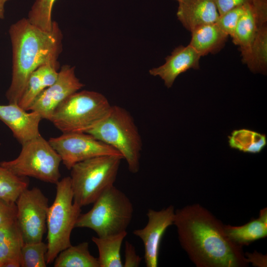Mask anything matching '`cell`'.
<instances>
[{"label":"cell","instance_id":"6da1fadb","mask_svg":"<svg viewBox=\"0 0 267 267\" xmlns=\"http://www.w3.org/2000/svg\"><path fill=\"white\" fill-rule=\"evenodd\" d=\"M178 239L197 267H246L242 247L226 235L222 222L207 209L194 204L175 210Z\"/></svg>","mask_w":267,"mask_h":267},{"label":"cell","instance_id":"7a4b0ae2","mask_svg":"<svg viewBox=\"0 0 267 267\" xmlns=\"http://www.w3.org/2000/svg\"><path fill=\"white\" fill-rule=\"evenodd\" d=\"M12 50V71L10 85L6 92L9 103L18 104L31 73L40 66L59 64L62 51V34L58 24L46 31L23 18L9 29Z\"/></svg>","mask_w":267,"mask_h":267},{"label":"cell","instance_id":"3957f363","mask_svg":"<svg viewBox=\"0 0 267 267\" xmlns=\"http://www.w3.org/2000/svg\"><path fill=\"white\" fill-rule=\"evenodd\" d=\"M86 133L118 151L131 173L139 171L142 141L134 119L127 110L112 105L109 114Z\"/></svg>","mask_w":267,"mask_h":267},{"label":"cell","instance_id":"277c9868","mask_svg":"<svg viewBox=\"0 0 267 267\" xmlns=\"http://www.w3.org/2000/svg\"><path fill=\"white\" fill-rule=\"evenodd\" d=\"M112 106L99 92L78 91L55 108L49 121L62 133H87L109 114Z\"/></svg>","mask_w":267,"mask_h":267},{"label":"cell","instance_id":"5b68a950","mask_svg":"<svg viewBox=\"0 0 267 267\" xmlns=\"http://www.w3.org/2000/svg\"><path fill=\"white\" fill-rule=\"evenodd\" d=\"M91 209L81 214L75 227L88 228L98 237L127 231L134 214V206L127 195L114 185L107 188L93 203Z\"/></svg>","mask_w":267,"mask_h":267},{"label":"cell","instance_id":"8992f818","mask_svg":"<svg viewBox=\"0 0 267 267\" xmlns=\"http://www.w3.org/2000/svg\"><path fill=\"white\" fill-rule=\"evenodd\" d=\"M54 200L49 206L47 219V264L53 263L58 254L71 246V234L81 208L74 201L70 177H64L56 183Z\"/></svg>","mask_w":267,"mask_h":267},{"label":"cell","instance_id":"52a82bcc","mask_svg":"<svg viewBox=\"0 0 267 267\" xmlns=\"http://www.w3.org/2000/svg\"><path fill=\"white\" fill-rule=\"evenodd\" d=\"M122 159L120 156L104 155L74 165L70 177L74 201L81 207L93 204L114 185Z\"/></svg>","mask_w":267,"mask_h":267},{"label":"cell","instance_id":"ba28073f","mask_svg":"<svg viewBox=\"0 0 267 267\" xmlns=\"http://www.w3.org/2000/svg\"><path fill=\"white\" fill-rule=\"evenodd\" d=\"M61 162L59 154L41 135L22 144L16 158L1 162L0 166L19 177H30L56 184L61 177Z\"/></svg>","mask_w":267,"mask_h":267},{"label":"cell","instance_id":"9c48e42d","mask_svg":"<svg viewBox=\"0 0 267 267\" xmlns=\"http://www.w3.org/2000/svg\"><path fill=\"white\" fill-rule=\"evenodd\" d=\"M15 204L16 222L24 243L42 241L46 227L47 198L39 188H27Z\"/></svg>","mask_w":267,"mask_h":267},{"label":"cell","instance_id":"30bf717a","mask_svg":"<svg viewBox=\"0 0 267 267\" xmlns=\"http://www.w3.org/2000/svg\"><path fill=\"white\" fill-rule=\"evenodd\" d=\"M48 141L69 170L76 164L97 156L123 157L114 148L86 133H63L59 136L50 138Z\"/></svg>","mask_w":267,"mask_h":267},{"label":"cell","instance_id":"8fae6325","mask_svg":"<svg viewBox=\"0 0 267 267\" xmlns=\"http://www.w3.org/2000/svg\"><path fill=\"white\" fill-rule=\"evenodd\" d=\"M84 86L75 75V67L64 65L58 71L55 82L36 97L28 111H35L42 119L49 121L55 108Z\"/></svg>","mask_w":267,"mask_h":267},{"label":"cell","instance_id":"7c38bea8","mask_svg":"<svg viewBox=\"0 0 267 267\" xmlns=\"http://www.w3.org/2000/svg\"><path fill=\"white\" fill-rule=\"evenodd\" d=\"M148 221L142 228L137 229L133 234L143 243L144 262L147 267H157L161 242L167 229L174 224V206L170 205L159 211L149 209L146 214Z\"/></svg>","mask_w":267,"mask_h":267},{"label":"cell","instance_id":"4fadbf2b","mask_svg":"<svg viewBox=\"0 0 267 267\" xmlns=\"http://www.w3.org/2000/svg\"><path fill=\"white\" fill-rule=\"evenodd\" d=\"M42 119L38 113L27 112L18 104L0 105V120L11 130L21 145L41 135L39 124Z\"/></svg>","mask_w":267,"mask_h":267},{"label":"cell","instance_id":"5bb4252c","mask_svg":"<svg viewBox=\"0 0 267 267\" xmlns=\"http://www.w3.org/2000/svg\"><path fill=\"white\" fill-rule=\"evenodd\" d=\"M201 56L190 45L176 47L170 55L166 58L164 64L149 71L153 76H159L165 85L171 88L176 79L181 73L190 69H199Z\"/></svg>","mask_w":267,"mask_h":267},{"label":"cell","instance_id":"9a60e30c","mask_svg":"<svg viewBox=\"0 0 267 267\" xmlns=\"http://www.w3.org/2000/svg\"><path fill=\"white\" fill-rule=\"evenodd\" d=\"M178 20L191 32L201 25L217 22L219 13L214 0H175Z\"/></svg>","mask_w":267,"mask_h":267},{"label":"cell","instance_id":"2e32d148","mask_svg":"<svg viewBox=\"0 0 267 267\" xmlns=\"http://www.w3.org/2000/svg\"><path fill=\"white\" fill-rule=\"evenodd\" d=\"M266 24L267 17L252 2L249 4L231 37L232 42L239 46L243 63H245L249 57L251 45L259 28Z\"/></svg>","mask_w":267,"mask_h":267},{"label":"cell","instance_id":"e0dca14e","mask_svg":"<svg viewBox=\"0 0 267 267\" xmlns=\"http://www.w3.org/2000/svg\"><path fill=\"white\" fill-rule=\"evenodd\" d=\"M59 64L47 63L43 65L30 75L18 105L28 111L36 97L56 81Z\"/></svg>","mask_w":267,"mask_h":267},{"label":"cell","instance_id":"ac0fdd59","mask_svg":"<svg viewBox=\"0 0 267 267\" xmlns=\"http://www.w3.org/2000/svg\"><path fill=\"white\" fill-rule=\"evenodd\" d=\"M189 44L201 56L219 52L225 45L229 37L216 22L197 27L191 32Z\"/></svg>","mask_w":267,"mask_h":267},{"label":"cell","instance_id":"d6986e66","mask_svg":"<svg viewBox=\"0 0 267 267\" xmlns=\"http://www.w3.org/2000/svg\"><path fill=\"white\" fill-rule=\"evenodd\" d=\"M224 232L229 240L242 247L267 236V208L260 210L259 217L240 226L224 224Z\"/></svg>","mask_w":267,"mask_h":267},{"label":"cell","instance_id":"ffe728a7","mask_svg":"<svg viewBox=\"0 0 267 267\" xmlns=\"http://www.w3.org/2000/svg\"><path fill=\"white\" fill-rule=\"evenodd\" d=\"M24 244L16 219L0 224V267L10 260L21 262L20 254Z\"/></svg>","mask_w":267,"mask_h":267},{"label":"cell","instance_id":"44dd1931","mask_svg":"<svg viewBox=\"0 0 267 267\" xmlns=\"http://www.w3.org/2000/svg\"><path fill=\"white\" fill-rule=\"evenodd\" d=\"M127 235L126 231L105 237H92L91 240L98 249L100 267H123L120 251Z\"/></svg>","mask_w":267,"mask_h":267},{"label":"cell","instance_id":"7402d4cb","mask_svg":"<svg viewBox=\"0 0 267 267\" xmlns=\"http://www.w3.org/2000/svg\"><path fill=\"white\" fill-rule=\"evenodd\" d=\"M54 267H100L98 258L93 256L89 243L71 245L61 251L54 261Z\"/></svg>","mask_w":267,"mask_h":267},{"label":"cell","instance_id":"603a6c76","mask_svg":"<svg viewBox=\"0 0 267 267\" xmlns=\"http://www.w3.org/2000/svg\"><path fill=\"white\" fill-rule=\"evenodd\" d=\"M228 138L231 148L251 154L260 153L267 144L265 134L246 129L233 131Z\"/></svg>","mask_w":267,"mask_h":267},{"label":"cell","instance_id":"cb8c5ba5","mask_svg":"<svg viewBox=\"0 0 267 267\" xmlns=\"http://www.w3.org/2000/svg\"><path fill=\"white\" fill-rule=\"evenodd\" d=\"M254 73H267V24L260 27L251 45L249 57L245 63Z\"/></svg>","mask_w":267,"mask_h":267},{"label":"cell","instance_id":"d4e9b609","mask_svg":"<svg viewBox=\"0 0 267 267\" xmlns=\"http://www.w3.org/2000/svg\"><path fill=\"white\" fill-rule=\"evenodd\" d=\"M25 177L17 176L0 166V199L15 203L21 193L28 188Z\"/></svg>","mask_w":267,"mask_h":267},{"label":"cell","instance_id":"484cf974","mask_svg":"<svg viewBox=\"0 0 267 267\" xmlns=\"http://www.w3.org/2000/svg\"><path fill=\"white\" fill-rule=\"evenodd\" d=\"M47 244L40 241L24 243L20 254L21 267H46Z\"/></svg>","mask_w":267,"mask_h":267},{"label":"cell","instance_id":"4316f807","mask_svg":"<svg viewBox=\"0 0 267 267\" xmlns=\"http://www.w3.org/2000/svg\"><path fill=\"white\" fill-rule=\"evenodd\" d=\"M56 0H36L30 10L27 19L30 23L42 30L50 31L52 29L51 11Z\"/></svg>","mask_w":267,"mask_h":267},{"label":"cell","instance_id":"83f0119b","mask_svg":"<svg viewBox=\"0 0 267 267\" xmlns=\"http://www.w3.org/2000/svg\"><path fill=\"white\" fill-rule=\"evenodd\" d=\"M249 4L232 8L220 15L217 23L221 29L228 36L232 37L237 23Z\"/></svg>","mask_w":267,"mask_h":267},{"label":"cell","instance_id":"f1b7e54d","mask_svg":"<svg viewBox=\"0 0 267 267\" xmlns=\"http://www.w3.org/2000/svg\"><path fill=\"white\" fill-rule=\"evenodd\" d=\"M125 260L123 267H138L139 266L142 258L136 254L134 246L126 241L125 245Z\"/></svg>","mask_w":267,"mask_h":267},{"label":"cell","instance_id":"f546056e","mask_svg":"<svg viewBox=\"0 0 267 267\" xmlns=\"http://www.w3.org/2000/svg\"><path fill=\"white\" fill-rule=\"evenodd\" d=\"M15 203H8L0 199V224L16 219Z\"/></svg>","mask_w":267,"mask_h":267},{"label":"cell","instance_id":"4dcf8cb0","mask_svg":"<svg viewBox=\"0 0 267 267\" xmlns=\"http://www.w3.org/2000/svg\"><path fill=\"white\" fill-rule=\"evenodd\" d=\"M219 15L235 7L251 3L253 0H214Z\"/></svg>","mask_w":267,"mask_h":267},{"label":"cell","instance_id":"1f68e13d","mask_svg":"<svg viewBox=\"0 0 267 267\" xmlns=\"http://www.w3.org/2000/svg\"><path fill=\"white\" fill-rule=\"evenodd\" d=\"M245 256L249 263H252L255 267H267V255L255 251L254 253H245Z\"/></svg>","mask_w":267,"mask_h":267},{"label":"cell","instance_id":"d6a6232c","mask_svg":"<svg viewBox=\"0 0 267 267\" xmlns=\"http://www.w3.org/2000/svg\"><path fill=\"white\" fill-rule=\"evenodd\" d=\"M9 0H0V19L4 18V6L6 2Z\"/></svg>","mask_w":267,"mask_h":267}]
</instances>
